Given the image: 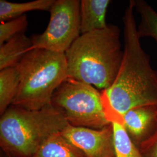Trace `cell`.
Here are the masks:
<instances>
[{
    "label": "cell",
    "instance_id": "obj_1",
    "mask_svg": "<svg viewBox=\"0 0 157 157\" xmlns=\"http://www.w3.org/2000/svg\"><path fill=\"white\" fill-rule=\"evenodd\" d=\"M135 6V0H130L124 11L123 58L117 78L107 90L112 107L122 115L136 107H157V72L141 45Z\"/></svg>",
    "mask_w": 157,
    "mask_h": 157
},
{
    "label": "cell",
    "instance_id": "obj_2",
    "mask_svg": "<svg viewBox=\"0 0 157 157\" xmlns=\"http://www.w3.org/2000/svg\"><path fill=\"white\" fill-rule=\"evenodd\" d=\"M121 29L115 25L82 34L65 52L67 76L102 90L118 75L124 55Z\"/></svg>",
    "mask_w": 157,
    "mask_h": 157
},
{
    "label": "cell",
    "instance_id": "obj_3",
    "mask_svg": "<svg viewBox=\"0 0 157 157\" xmlns=\"http://www.w3.org/2000/svg\"><path fill=\"white\" fill-rule=\"evenodd\" d=\"M68 124L63 113L52 105L29 110L11 105L0 119V146L10 157H32Z\"/></svg>",
    "mask_w": 157,
    "mask_h": 157
},
{
    "label": "cell",
    "instance_id": "obj_4",
    "mask_svg": "<svg viewBox=\"0 0 157 157\" xmlns=\"http://www.w3.org/2000/svg\"><path fill=\"white\" fill-rule=\"evenodd\" d=\"M15 67L20 75V84L12 105L29 110L52 106L54 91L68 78L64 52L32 50Z\"/></svg>",
    "mask_w": 157,
    "mask_h": 157
},
{
    "label": "cell",
    "instance_id": "obj_5",
    "mask_svg": "<svg viewBox=\"0 0 157 157\" xmlns=\"http://www.w3.org/2000/svg\"><path fill=\"white\" fill-rule=\"evenodd\" d=\"M52 105L59 109L73 126L101 129L111 124L105 113L101 91L73 78H67L56 89Z\"/></svg>",
    "mask_w": 157,
    "mask_h": 157
},
{
    "label": "cell",
    "instance_id": "obj_6",
    "mask_svg": "<svg viewBox=\"0 0 157 157\" xmlns=\"http://www.w3.org/2000/svg\"><path fill=\"white\" fill-rule=\"evenodd\" d=\"M80 6L78 0H56L49 11L47 28L43 33L31 37L30 51L44 49L65 53L81 33Z\"/></svg>",
    "mask_w": 157,
    "mask_h": 157
},
{
    "label": "cell",
    "instance_id": "obj_7",
    "mask_svg": "<svg viewBox=\"0 0 157 157\" xmlns=\"http://www.w3.org/2000/svg\"><path fill=\"white\" fill-rule=\"evenodd\" d=\"M61 134L87 157H115L111 124L101 129L68 124Z\"/></svg>",
    "mask_w": 157,
    "mask_h": 157
},
{
    "label": "cell",
    "instance_id": "obj_8",
    "mask_svg": "<svg viewBox=\"0 0 157 157\" xmlns=\"http://www.w3.org/2000/svg\"><path fill=\"white\" fill-rule=\"evenodd\" d=\"M157 115V107L141 106L132 108L123 115L124 128L139 148L154 133Z\"/></svg>",
    "mask_w": 157,
    "mask_h": 157
},
{
    "label": "cell",
    "instance_id": "obj_9",
    "mask_svg": "<svg viewBox=\"0 0 157 157\" xmlns=\"http://www.w3.org/2000/svg\"><path fill=\"white\" fill-rule=\"evenodd\" d=\"M102 102L106 117L112 124L115 157H144L125 129L123 115L112 107L108 95H103Z\"/></svg>",
    "mask_w": 157,
    "mask_h": 157
},
{
    "label": "cell",
    "instance_id": "obj_10",
    "mask_svg": "<svg viewBox=\"0 0 157 157\" xmlns=\"http://www.w3.org/2000/svg\"><path fill=\"white\" fill-rule=\"evenodd\" d=\"M109 0L80 1V33H87L106 28L107 8Z\"/></svg>",
    "mask_w": 157,
    "mask_h": 157
},
{
    "label": "cell",
    "instance_id": "obj_11",
    "mask_svg": "<svg viewBox=\"0 0 157 157\" xmlns=\"http://www.w3.org/2000/svg\"><path fill=\"white\" fill-rule=\"evenodd\" d=\"M32 46L31 38L19 34L0 45V69L16 67Z\"/></svg>",
    "mask_w": 157,
    "mask_h": 157
},
{
    "label": "cell",
    "instance_id": "obj_12",
    "mask_svg": "<svg viewBox=\"0 0 157 157\" xmlns=\"http://www.w3.org/2000/svg\"><path fill=\"white\" fill-rule=\"evenodd\" d=\"M32 157H87L58 133L45 141Z\"/></svg>",
    "mask_w": 157,
    "mask_h": 157
},
{
    "label": "cell",
    "instance_id": "obj_13",
    "mask_svg": "<svg viewBox=\"0 0 157 157\" xmlns=\"http://www.w3.org/2000/svg\"><path fill=\"white\" fill-rule=\"evenodd\" d=\"M56 0H35L26 2H12L0 1V21L4 22L21 17L32 11H50Z\"/></svg>",
    "mask_w": 157,
    "mask_h": 157
},
{
    "label": "cell",
    "instance_id": "obj_14",
    "mask_svg": "<svg viewBox=\"0 0 157 157\" xmlns=\"http://www.w3.org/2000/svg\"><path fill=\"white\" fill-rule=\"evenodd\" d=\"M20 84V75L15 67L0 71V113L2 115L12 104Z\"/></svg>",
    "mask_w": 157,
    "mask_h": 157
},
{
    "label": "cell",
    "instance_id": "obj_15",
    "mask_svg": "<svg viewBox=\"0 0 157 157\" xmlns=\"http://www.w3.org/2000/svg\"><path fill=\"white\" fill-rule=\"evenodd\" d=\"M135 9L140 16L137 26L139 37H151L157 43V12L144 0L135 1Z\"/></svg>",
    "mask_w": 157,
    "mask_h": 157
},
{
    "label": "cell",
    "instance_id": "obj_16",
    "mask_svg": "<svg viewBox=\"0 0 157 157\" xmlns=\"http://www.w3.org/2000/svg\"><path fill=\"white\" fill-rule=\"evenodd\" d=\"M28 25L26 15L0 23V45L19 34L25 33Z\"/></svg>",
    "mask_w": 157,
    "mask_h": 157
},
{
    "label": "cell",
    "instance_id": "obj_17",
    "mask_svg": "<svg viewBox=\"0 0 157 157\" xmlns=\"http://www.w3.org/2000/svg\"><path fill=\"white\" fill-rule=\"evenodd\" d=\"M144 157H157V115L156 128L151 136L139 147Z\"/></svg>",
    "mask_w": 157,
    "mask_h": 157
}]
</instances>
